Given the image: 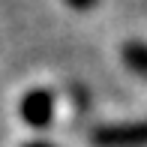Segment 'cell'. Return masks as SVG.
<instances>
[{
	"mask_svg": "<svg viewBox=\"0 0 147 147\" xmlns=\"http://www.w3.org/2000/svg\"><path fill=\"white\" fill-rule=\"evenodd\" d=\"M54 108H57V99L51 90H30L21 96V102H18V114L27 126L33 129H45V126L54 120Z\"/></svg>",
	"mask_w": 147,
	"mask_h": 147,
	"instance_id": "cell-2",
	"label": "cell"
},
{
	"mask_svg": "<svg viewBox=\"0 0 147 147\" xmlns=\"http://www.w3.org/2000/svg\"><path fill=\"white\" fill-rule=\"evenodd\" d=\"M123 63L129 66L135 75H141V78H147V42H126L123 45Z\"/></svg>",
	"mask_w": 147,
	"mask_h": 147,
	"instance_id": "cell-3",
	"label": "cell"
},
{
	"mask_svg": "<svg viewBox=\"0 0 147 147\" xmlns=\"http://www.w3.org/2000/svg\"><path fill=\"white\" fill-rule=\"evenodd\" d=\"M27 147H51V144H45V141H33V144H27Z\"/></svg>",
	"mask_w": 147,
	"mask_h": 147,
	"instance_id": "cell-5",
	"label": "cell"
},
{
	"mask_svg": "<svg viewBox=\"0 0 147 147\" xmlns=\"http://www.w3.org/2000/svg\"><path fill=\"white\" fill-rule=\"evenodd\" d=\"M96 147H147V120L111 123L93 132Z\"/></svg>",
	"mask_w": 147,
	"mask_h": 147,
	"instance_id": "cell-1",
	"label": "cell"
},
{
	"mask_svg": "<svg viewBox=\"0 0 147 147\" xmlns=\"http://www.w3.org/2000/svg\"><path fill=\"white\" fill-rule=\"evenodd\" d=\"M66 3H69L72 9H90V6L96 3V0H66Z\"/></svg>",
	"mask_w": 147,
	"mask_h": 147,
	"instance_id": "cell-4",
	"label": "cell"
}]
</instances>
